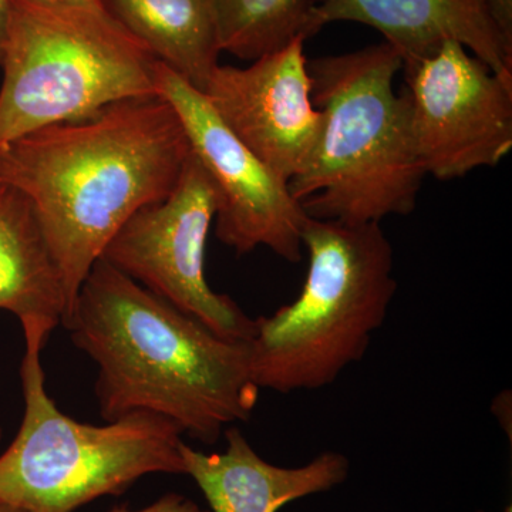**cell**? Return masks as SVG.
<instances>
[{"instance_id": "cell-8", "label": "cell", "mask_w": 512, "mask_h": 512, "mask_svg": "<svg viewBox=\"0 0 512 512\" xmlns=\"http://www.w3.org/2000/svg\"><path fill=\"white\" fill-rule=\"evenodd\" d=\"M410 136L424 173L446 181L497 167L512 150V74L460 45L404 62Z\"/></svg>"}, {"instance_id": "cell-17", "label": "cell", "mask_w": 512, "mask_h": 512, "mask_svg": "<svg viewBox=\"0 0 512 512\" xmlns=\"http://www.w3.org/2000/svg\"><path fill=\"white\" fill-rule=\"evenodd\" d=\"M109 512H211L202 510L200 505L195 504L190 498L183 495L170 493L158 498L156 503L148 505L143 510H130L128 507H116Z\"/></svg>"}, {"instance_id": "cell-19", "label": "cell", "mask_w": 512, "mask_h": 512, "mask_svg": "<svg viewBox=\"0 0 512 512\" xmlns=\"http://www.w3.org/2000/svg\"><path fill=\"white\" fill-rule=\"evenodd\" d=\"M32 2L45 3V5H87V3H100L101 0H32Z\"/></svg>"}, {"instance_id": "cell-18", "label": "cell", "mask_w": 512, "mask_h": 512, "mask_svg": "<svg viewBox=\"0 0 512 512\" xmlns=\"http://www.w3.org/2000/svg\"><path fill=\"white\" fill-rule=\"evenodd\" d=\"M10 0H0V63L5 55L6 43H8L10 28Z\"/></svg>"}, {"instance_id": "cell-12", "label": "cell", "mask_w": 512, "mask_h": 512, "mask_svg": "<svg viewBox=\"0 0 512 512\" xmlns=\"http://www.w3.org/2000/svg\"><path fill=\"white\" fill-rule=\"evenodd\" d=\"M224 433V453L181 446L184 474L200 487L211 512H278L299 498L332 490L349 476L348 457L336 451L302 467H279L259 456L237 427Z\"/></svg>"}, {"instance_id": "cell-5", "label": "cell", "mask_w": 512, "mask_h": 512, "mask_svg": "<svg viewBox=\"0 0 512 512\" xmlns=\"http://www.w3.org/2000/svg\"><path fill=\"white\" fill-rule=\"evenodd\" d=\"M0 87V150L18 138L89 119L111 104L158 96V60L103 2L10 0Z\"/></svg>"}, {"instance_id": "cell-6", "label": "cell", "mask_w": 512, "mask_h": 512, "mask_svg": "<svg viewBox=\"0 0 512 512\" xmlns=\"http://www.w3.org/2000/svg\"><path fill=\"white\" fill-rule=\"evenodd\" d=\"M46 340L25 335L20 366L25 413L0 456V507L16 512H74L117 495L148 474H184L183 431L151 413L104 426L80 423L46 392L40 352Z\"/></svg>"}, {"instance_id": "cell-20", "label": "cell", "mask_w": 512, "mask_h": 512, "mask_svg": "<svg viewBox=\"0 0 512 512\" xmlns=\"http://www.w3.org/2000/svg\"><path fill=\"white\" fill-rule=\"evenodd\" d=\"M0 439H2V427H0ZM0 512H16V511L9 510V508H5V507H0Z\"/></svg>"}, {"instance_id": "cell-9", "label": "cell", "mask_w": 512, "mask_h": 512, "mask_svg": "<svg viewBox=\"0 0 512 512\" xmlns=\"http://www.w3.org/2000/svg\"><path fill=\"white\" fill-rule=\"evenodd\" d=\"M157 94L177 111L192 153L217 192L215 235L239 255L266 247L298 264L308 215L278 177L221 120L210 101L158 62Z\"/></svg>"}, {"instance_id": "cell-13", "label": "cell", "mask_w": 512, "mask_h": 512, "mask_svg": "<svg viewBox=\"0 0 512 512\" xmlns=\"http://www.w3.org/2000/svg\"><path fill=\"white\" fill-rule=\"evenodd\" d=\"M0 309L18 318L23 335L47 340L69 302L62 275L26 195L0 180Z\"/></svg>"}, {"instance_id": "cell-21", "label": "cell", "mask_w": 512, "mask_h": 512, "mask_svg": "<svg viewBox=\"0 0 512 512\" xmlns=\"http://www.w3.org/2000/svg\"><path fill=\"white\" fill-rule=\"evenodd\" d=\"M478 512H484V511H478Z\"/></svg>"}, {"instance_id": "cell-10", "label": "cell", "mask_w": 512, "mask_h": 512, "mask_svg": "<svg viewBox=\"0 0 512 512\" xmlns=\"http://www.w3.org/2000/svg\"><path fill=\"white\" fill-rule=\"evenodd\" d=\"M305 42L293 40L245 69L218 66L204 92L229 130L285 183L308 165L323 126Z\"/></svg>"}, {"instance_id": "cell-15", "label": "cell", "mask_w": 512, "mask_h": 512, "mask_svg": "<svg viewBox=\"0 0 512 512\" xmlns=\"http://www.w3.org/2000/svg\"><path fill=\"white\" fill-rule=\"evenodd\" d=\"M325 0H214L221 52L258 60L296 39H309L316 9Z\"/></svg>"}, {"instance_id": "cell-11", "label": "cell", "mask_w": 512, "mask_h": 512, "mask_svg": "<svg viewBox=\"0 0 512 512\" xmlns=\"http://www.w3.org/2000/svg\"><path fill=\"white\" fill-rule=\"evenodd\" d=\"M335 22L376 29L403 63L429 56L453 40L494 73L512 74V52L494 28L484 0H325L313 15L311 36Z\"/></svg>"}, {"instance_id": "cell-2", "label": "cell", "mask_w": 512, "mask_h": 512, "mask_svg": "<svg viewBox=\"0 0 512 512\" xmlns=\"http://www.w3.org/2000/svg\"><path fill=\"white\" fill-rule=\"evenodd\" d=\"M62 325L99 366L106 423L151 413L212 444L254 413L248 342L222 338L106 259L94 262Z\"/></svg>"}, {"instance_id": "cell-16", "label": "cell", "mask_w": 512, "mask_h": 512, "mask_svg": "<svg viewBox=\"0 0 512 512\" xmlns=\"http://www.w3.org/2000/svg\"><path fill=\"white\" fill-rule=\"evenodd\" d=\"M484 5L498 35L512 52V0H484Z\"/></svg>"}, {"instance_id": "cell-4", "label": "cell", "mask_w": 512, "mask_h": 512, "mask_svg": "<svg viewBox=\"0 0 512 512\" xmlns=\"http://www.w3.org/2000/svg\"><path fill=\"white\" fill-rule=\"evenodd\" d=\"M308 274L295 301L255 319L249 370L259 390H318L359 362L396 293L393 248L380 224L308 218Z\"/></svg>"}, {"instance_id": "cell-3", "label": "cell", "mask_w": 512, "mask_h": 512, "mask_svg": "<svg viewBox=\"0 0 512 512\" xmlns=\"http://www.w3.org/2000/svg\"><path fill=\"white\" fill-rule=\"evenodd\" d=\"M403 69L389 43L308 60L322 133L308 165L288 183L306 215L380 224L409 215L426 177L410 136L406 97L394 92Z\"/></svg>"}, {"instance_id": "cell-7", "label": "cell", "mask_w": 512, "mask_h": 512, "mask_svg": "<svg viewBox=\"0 0 512 512\" xmlns=\"http://www.w3.org/2000/svg\"><path fill=\"white\" fill-rule=\"evenodd\" d=\"M217 205L214 184L191 151L170 195L131 215L101 258L222 338L248 342L255 319L205 279V247Z\"/></svg>"}, {"instance_id": "cell-14", "label": "cell", "mask_w": 512, "mask_h": 512, "mask_svg": "<svg viewBox=\"0 0 512 512\" xmlns=\"http://www.w3.org/2000/svg\"><path fill=\"white\" fill-rule=\"evenodd\" d=\"M106 9L158 62L201 93L221 49L214 0H101Z\"/></svg>"}, {"instance_id": "cell-1", "label": "cell", "mask_w": 512, "mask_h": 512, "mask_svg": "<svg viewBox=\"0 0 512 512\" xmlns=\"http://www.w3.org/2000/svg\"><path fill=\"white\" fill-rule=\"evenodd\" d=\"M190 153L183 121L160 96L119 101L0 150V180L32 204L62 275L66 316L110 239L170 195Z\"/></svg>"}]
</instances>
